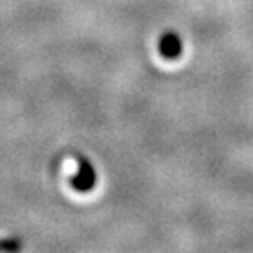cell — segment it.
<instances>
[{
	"label": "cell",
	"instance_id": "6da1fadb",
	"mask_svg": "<svg viewBox=\"0 0 253 253\" xmlns=\"http://www.w3.org/2000/svg\"><path fill=\"white\" fill-rule=\"evenodd\" d=\"M79 169L78 174L71 179V185L74 190L78 192H90L95 186V181H97V174H95V169L86 158H78Z\"/></svg>",
	"mask_w": 253,
	"mask_h": 253
},
{
	"label": "cell",
	"instance_id": "7a4b0ae2",
	"mask_svg": "<svg viewBox=\"0 0 253 253\" xmlns=\"http://www.w3.org/2000/svg\"><path fill=\"white\" fill-rule=\"evenodd\" d=\"M158 53L166 60H178L183 53V42L178 34L167 32L158 41Z\"/></svg>",
	"mask_w": 253,
	"mask_h": 253
},
{
	"label": "cell",
	"instance_id": "3957f363",
	"mask_svg": "<svg viewBox=\"0 0 253 253\" xmlns=\"http://www.w3.org/2000/svg\"><path fill=\"white\" fill-rule=\"evenodd\" d=\"M0 250L5 253H16L20 250V243L16 239H9V241H2L0 243Z\"/></svg>",
	"mask_w": 253,
	"mask_h": 253
}]
</instances>
